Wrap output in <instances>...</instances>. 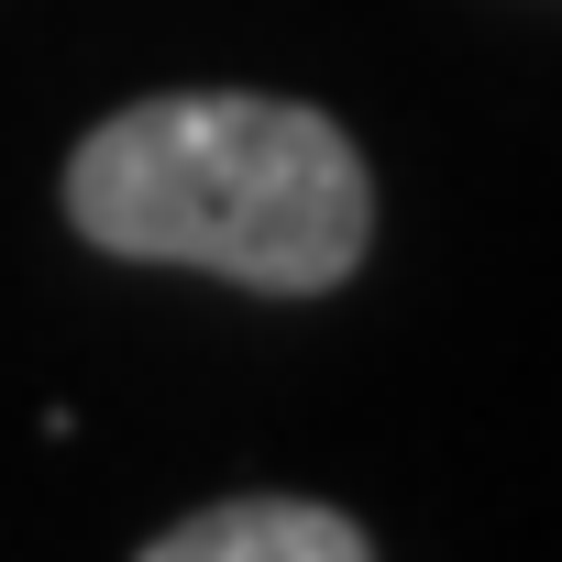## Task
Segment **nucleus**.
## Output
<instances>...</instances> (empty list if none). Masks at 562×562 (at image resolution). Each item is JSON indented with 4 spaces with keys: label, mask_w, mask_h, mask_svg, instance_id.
<instances>
[{
    "label": "nucleus",
    "mask_w": 562,
    "mask_h": 562,
    "mask_svg": "<svg viewBox=\"0 0 562 562\" xmlns=\"http://www.w3.org/2000/svg\"><path fill=\"white\" fill-rule=\"evenodd\" d=\"M67 221L133 265H199L265 299H321L375 243L364 155L310 100L177 89L111 111L67 155Z\"/></svg>",
    "instance_id": "obj_1"
},
{
    "label": "nucleus",
    "mask_w": 562,
    "mask_h": 562,
    "mask_svg": "<svg viewBox=\"0 0 562 562\" xmlns=\"http://www.w3.org/2000/svg\"><path fill=\"white\" fill-rule=\"evenodd\" d=\"M364 551L375 540L310 496H232V507H199L144 540V562H364Z\"/></svg>",
    "instance_id": "obj_2"
}]
</instances>
